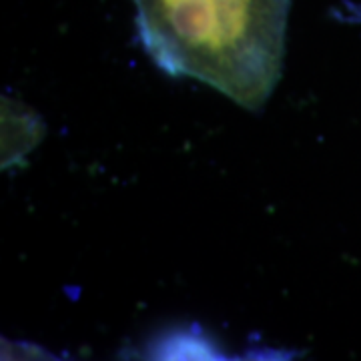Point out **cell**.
I'll use <instances>...</instances> for the list:
<instances>
[{"label": "cell", "mask_w": 361, "mask_h": 361, "mask_svg": "<svg viewBox=\"0 0 361 361\" xmlns=\"http://www.w3.org/2000/svg\"><path fill=\"white\" fill-rule=\"evenodd\" d=\"M145 52L173 78L205 82L247 111L277 87L291 0H133Z\"/></svg>", "instance_id": "obj_1"}, {"label": "cell", "mask_w": 361, "mask_h": 361, "mask_svg": "<svg viewBox=\"0 0 361 361\" xmlns=\"http://www.w3.org/2000/svg\"><path fill=\"white\" fill-rule=\"evenodd\" d=\"M155 357H163V360H215V357H223L219 355V348L215 343H211L207 337L193 336L189 331H183L179 336L165 337L159 348L155 349Z\"/></svg>", "instance_id": "obj_2"}]
</instances>
